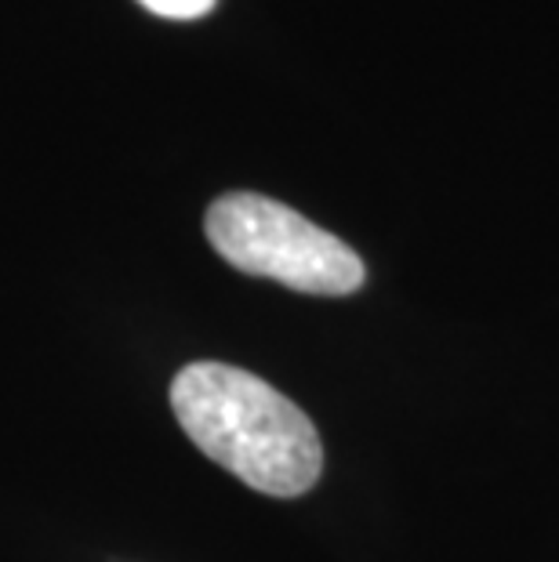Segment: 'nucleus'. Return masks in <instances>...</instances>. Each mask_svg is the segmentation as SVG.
I'll return each mask as SVG.
<instances>
[{"label":"nucleus","instance_id":"1","mask_svg":"<svg viewBox=\"0 0 559 562\" xmlns=\"http://www.w3.org/2000/svg\"><path fill=\"white\" fill-rule=\"evenodd\" d=\"M182 432L236 480L269 497H299L320 480L324 447L288 396L230 363H189L171 381Z\"/></svg>","mask_w":559,"mask_h":562},{"label":"nucleus","instance_id":"2","mask_svg":"<svg viewBox=\"0 0 559 562\" xmlns=\"http://www.w3.org/2000/svg\"><path fill=\"white\" fill-rule=\"evenodd\" d=\"M204 229L211 247L247 277H269L291 291L324 297L364 286L360 255L280 200L225 193L211 203Z\"/></svg>","mask_w":559,"mask_h":562},{"label":"nucleus","instance_id":"3","mask_svg":"<svg viewBox=\"0 0 559 562\" xmlns=\"http://www.w3.org/2000/svg\"><path fill=\"white\" fill-rule=\"evenodd\" d=\"M138 4L164 19H200L215 8V0H138Z\"/></svg>","mask_w":559,"mask_h":562}]
</instances>
